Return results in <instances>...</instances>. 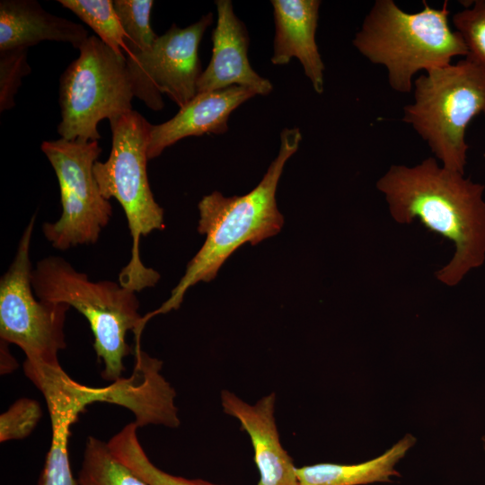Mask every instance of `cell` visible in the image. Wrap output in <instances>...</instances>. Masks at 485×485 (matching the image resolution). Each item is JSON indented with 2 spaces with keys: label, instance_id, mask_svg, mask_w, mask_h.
Masks as SVG:
<instances>
[{
  "label": "cell",
  "instance_id": "cell-1",
  "mask_svg": "<svg viewBox=\"0 0 485 485\" xmlns=\"http://www.w3.org/2000/svg\"><path fill=\"white\" fill-rule=\"evenodd\" d=\"M376 187L395 222L418 220L429 232L454 242V254L436 272L437 280L454 287L470 270L483 264L484 185L428 157L411 167L392 165Z\"/></svg>",
  "mask_w": 485,
  "mask_h": 485
},
{
  "label": "cell",
  "instance_id": "cell-2",
  "mask_svg": "<svg viewBox=\"0 0 485 485\" xmlns=\"http://www.w3.org/2000/svg\"><path fill=\"white\" fill-rule=\"evenodd\" d=\"M301 139L297 128L281 132L277 157L249 193L226 198L214 191L201 198L198 231L206 235L205 242L188 263L170 297L147 313L149 318L178 309L190 287L214 279L225 261L244 243L255 245L280 232L284 217L277 206L276 190L285 164L297 151Z\"/></svg>",
  "mask_w": 485,
  "mask_h": 485
},
{
  "label": "cell",
  "instance_id": "cell-3",
  "mask_svg": "<svg viewBox=\"0 0 485 485\" xmlns=\"http://www.w3.org/2000/svg\"><path fill=\"white\" fill-rule=\"evenodd\" d=\"M407 13L392 0H376L353 40L370 62L384 66L392 90L409 93L416 73L446 66L467 55L461 35L449 26L447 1L441 9L429 6Z\"/></svg>",
  "mask_w": 485,
  "mask_h": 485
},
{
  "label": "cell",
  "instance_id": "cell-4",
  "mask_svg": "<svg viewBox=\"0 0 485 485\" xmlns=\"http://www.w3.org/2000/svg\"><path fill=\"white\" fill-rule=\"evenodd\" d=\"M31 280L37 298L66 304L86 318L97 357L103 363L101 376L111 383L120 379L124 358L134 353L127 334L134 331L136 341H140L146 325L136 292L114 281H92L58 256L38 261Z\"/></svg>",
  "mask_w": 485,
  "mask_h": 485
},
{
  "label": "cell",
  "instance_id": "cell-5",
  "mask_svg": "<svg viewBox=\"0 0 485 485\" xmlns=\"http://www.w3.org/2000/svg\"><path fill=\"white\" fill-rule=\"evenodd\" d=\"M112 143L109 158L97 161L93 174L101 195L115 198L126 215L132 237L131 257L119 274V283L134 292L155 286L159 273L144 265L140 239L163 229V209L155 201L147 177L151 125L132 110L110 119Z\"/></svg>",
  "mask_w": 485,
  "mask_h": 485
},
{
  "label": "cell",
  "instance_id": "cell-6",
  "mask_svg": "<svg viewBox=\"0 0 485 485\" xmlns=\"http://www.w3.org/2000/svg\"><path fill=\"white\" fill-rule=\"evenodd\" d=\"M414 101L403 108L411 125L442 165L464 174L470 122L485 115V72L467 58L430 69L413 83Z\"/></svg>",
  "mask_w": 485,
  "mask_h": 485
},
{
  "label": "cell",
  "instance_id": "cell-7",
  "mask_svg": "<svg viewBox=\"0 0 485 485\" xmlns=\"http://www.w3.org/2000/svg\"><path fill=\"white\" fill-rule=\"evenodd\" d=\"M134 97L126 56L91 35L60 76L57 132L66 140L99 141V122L131 111Z\"/></svg>",
  "mask_w": 485,
  "mask_h": 485
},
{
  "label": "cell",
  "instance_id": "cell-8",
  "mask_svg": "<svg viewBox=\"0 0 485 485\" xmlns=\"http://www.w3.org/2000/svg\"><path fill=\"white\" fill-rule=\"evenodd\" d=\"M40 148L57 175L62 207L57 221L43 224L44 236L60 251L95 243L113 213L93 174L99 141L59 138L44 141Z\"/></svg>",
  "mask_w": 485,
  "mask_h": 485
},
{
  "label": "cell",
  "instance_id": "cell-9",
  "mask_svg": "<svg viewBox=\"0 0 485 485\" xmlns=\"http://www.w3.org/2000/svg\"><path fill=\"white\" fill-rule=\"evenodd\" d=\"M35 216L26 226L15 257L0 279V337L18 346L25 360L58 366V351L66 346L64 326L70 306L35 298L30 260Z\"/></svg>",
  "mask_w": 485,
  "mask_h": 485
},
{
  "label": "cell",
  "instance_id": "cell-10",
  "mask_svg": "<svg viewBox=\"0 0 485 485\" xmlns=\"http://www.w3.org/2000/svg\"><path fill=\"white\" fill-rule=\"evenodd\" d=\"M211 13L184 29L172 24L145 51L125 55L135 97L153 110L163 108L166 94L180 108L198 93L202 74L198 48Z\"/></svg>",
  "mask_w": 485,
  "mask_h": 485
},
{
  "label": "cell",
  "instance_id": "cell-11",
  "mask_svg": "<svg viewBox=\"0 0 485 485\" xmlns=\"http://www.w3.org/2000/svg\"><path fill=\"white\" fill-rule=\"evenodd\" d=\"M216 4L217 21L212 34V57L198 81L197 92L237 85L249 88L256 94H269L272 84L250 65L249 37L243 23L234 13L232 2L218 0Z\"/></svg>",
  "mask_w": 485,
  "mask_h": 485
},
{
  "label": "cell",
  "instance_id": "cell-12",
  "mask_svg": "<svg viewBox=\"0 0 485 485\" xmlns=\"http://www.w3.org/2000/svg\"><path fill=\"white\" fill-rule=\"evenodd\" d=\"M220 397L224 411L237 419L250 436L260 472L257 485H298L296 467L280 443L275 421L276 394L269 393L253 405L227 390Z\"/></svg>",
  "mask_w": 485,
  "mask_h": 485
},
{
  "label": "cell",
  "instance_id": "cell-13",
  "mask_svg": "<svg viewBox=\"0 0 485 485\" xmlns=\"http://www.w3.org/2000/svg\"><path fill=\"white\" fill-rule=\"evenodd\" d=\"M255 95L252 90L237 85L198 93L174 117L162 124L151 125L148 160L159 156L166 147L184 137L225 133L230 114Z\"/></svg>",
  "mask_w": 485,
  "mask_h": 485
},
{
  "label": "cell",
  "instance_id": "cell-14",
  "mask_svg": "<svg viewBox=\"0 0 485 485\" xmlns=\"http://www.w3.org/2000/svg\"><path fill=\"white\" fill-rule=\"evenodd\" d=\"M271 4L276 25L271 63L285 65L296 57L314 91L322 93L324 64L315 40L321 1L272 0Z\"/></svg>",
  "mask_w": 485,
  "mask_h": 485
},
{
  "label": "cell",
  "instance_id": "cell-15",
  "mask_svg": "<svg viewBox=\"0 0 485 485\" xmlns=\"http://www.w3.org/2000/svg\"><path fill=\"white\" fill-rule=\"evenodd\" d=\"M81 24L54 15L35 0L0 1V51L28 48L45 40L78 48L88 39Z\"/></svg>",
  "mask_w": 485,
  "mask_h": 485
},
{
  "label": "cell",
  "instance_id": "cell-16",
  "mask_svg": "<svg viewBox=\"0 0 485 485\" xmlns=\"http://www.w3.org/2000/svg\"><path fill=\"white\" fill-rule=\"evenodd\" d=\"M416 438L407 434L381 455L355 464L317 463L296 467L298 485H366L391 482L401 477L398 463L415 445Z\"/></svg>",
  "mask_w": 485,
  "mask_h": 485
},
{
  "label": "cell",
  "instance_id": "cell-17",
  "mask_svg": "<svg viewBox=\"0 0 485 485\" xmlns=\"http://www.w3.org/2000/svg\"><path fill=\"white\" fill-rule=\"evenodd\" d=\"M47 406L51 422V441L37 485H78L71 469L68 442L71 426L80 414L63 401H53Z\"/></svg>",
  "mask_w": 485,
  "mask_h": 485
},
{
  "label": "cell",
  "instance_id": "cell-18",
  "mask_svg": "<svg viewBox=\"0 0 485 485\" xmlns=\"http://www.w3.org/2000/svg\"><path fill=\"white\" fill-rule=\"evenodd\" d=\"M135 421L127 424L107 443L115 457L148 485H218L200 479H187L168 473L154 464L138 437Z\"/></svg>",
  "mask_w": 485,
  "mask_h": 485
},
{
  "label": "cell",
  "instance_id": "cell-19",
  "mask_svg": "<svg viewBox=\"0 0 485 485\" xmlns=\"http://www.w3.org/2000/svg\"><path fill=\"white\" fill-rule=\"evenodd\" d=\"M78 485H148L118 460L108 443L88 436L77 476Z\"/></svg>",
  "mask_w": 485,
  "mask_h": 485
},
{
  "label": "cell",
  "instance_id": "cell-20",
  "mask_svg": "<svg viewBox=\"0 0 485 485\" xmlns=\"http://www.w3.org/2000/svg\"><path fill=\"white\" fill-rule=\"evenodd\" d=\"M86 23L98 38L120 56H125L126 35L110 0H58Z\"/></svg>",
  "mask_w": 485,
  "mask_h": 485
},
{
  "label": "cell",
  "instance_id": "cell-21",
  "mask_svg": "<svg viewBox=\"0 0 485 485\" xmlns=\"http://www.w3.org/2000/svg\"><path fill=\"white\" fill-rule=\"evenodd\" d=\"M116 13L126 35V55L151 48L158 36L150 24L152 0H115Z\"/></svg>",
  "mask_w": 485,
  "mask_h": 485
},
{
  "label": "cell",
  "instance_id": "cell-22",
  "mask_svg": "<svg viewBox=\"0 0 485 485\" xmlns=\"http://www.w3.org/2000/svg\"><path fill=\"white\" fill-rule=\"evenodd\" d=\"M466 48L465 58L485 72V0H476L453 16Z\"/></svg>",
  "mask_w": 485,
  "mask_h": 485
},
{
  "label": "cell",
  "instance_id": "cell-23",
  "mask_svg": "<svg viewBox=\"0 0 485 485\" xmlns=\"http://www.w3.org/2000/svg\"><path fill=\"white\" fill-rule=\"evenodd\" d=\"M42 417L40 403L33 399L15 401L0 416V442L28 437Z\"/></svg>",
  "mask_w": 485,
  "mask_h": 485
},
{
  "label": "cell",
  "instance_id": "cell-24",
  "mask_svg": "<svg viewBox=\"0 0 485 485\" xmlns=\"http://www.w3.org/2000/svg\"><path fill=\"white\" fill-rule=\"evenodd\" d=\"M27 49L23 48L0 51V111L15 105L14 97L22 79L31 68L27 61Z\"/></svg>",
  "mask_w": 485,
  "mask_h": 485
},
{
  "label": "cell",
  "instance_id": "cell-25",
  "mask_svg": "<svg viewBox=\"0 0 485 485\" xmlns=\"http://www.w3.org/2000/svg\"><path fill=\"white\" fill-rule=\"evenodd\" d=\"M8 342L1 340V375L14 371L18 364L8 349Z\"/></svg>",
  "mask_w": 485,
  "mask_h": 485
}]
</instances>
